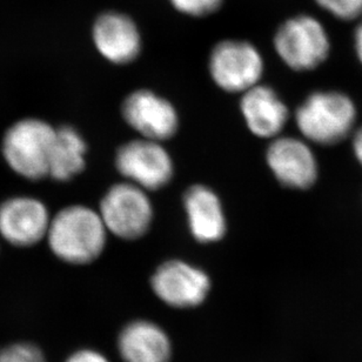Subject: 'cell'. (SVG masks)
Masks as SVG:
<instances>
[{
  "label": "cell",
  "mask_w": 362,
  "mask_h": 362,
  "mask_svg": "<svg viewBox=\"0 0 362 362\" xmlns=\"http://www.w3.org/2000/svg\"><path fill=\"white\" fill-rule=\"evenodd\" d=\"M106 233L100 214L86 206L62 209L51 219L47 239L56 257L72 265L90 264L101 255Z\"/></svg>",
  "instance_id": "1"
},
{
  "label": "cell",
  "mask_w": 362,
  "mask_h": 362,
  "mask_svg": "<svg viewBox=\"0 0 362 362\" xmlns=\"http://www.w3.org/2000/svg\"><path fill=\"white\" fill-rule=\"evenodd\" d=\"M356 106L339 90H317L296 110L300 132L310 143L332 146L347 139L356 127Z\"/></svg>",
  "instance_id": "2"
},
{
  "label": "cell",
  "mask_w": 362,
  "mask_h": 362,
  "mask_svg": "<svg viewBox=\"0 0 362 362\" xmlns=\"http://www.w3.org/2000/svg\"><path fill=\"white\" fill-rule=\"evenodd\" d=\"M56 129L40 119L19 120L7 129L1 152L12 171L28 180L49 175V154Z\"/></svg>",
  "instance_id": "3"
},
{
  "label": "cell",
  "mask_w": 362,
  "mask_h": 362,
  "mask_svg": "<svg viewBox=\"0 0 362 362\" xmlns=\"http://www.w3.org/2000/svg\"><path fill=\"white\" fill-rule=\"evenodd\" d=\"M274 47L292 70L312 71L327 59L331 42L320 21L303 14L291 18L278 28Z\"/></svg>",
  "instance_id": "4"
},
{
  "label": "cell",
  "mask_w": 362,
  "mask_h": 362,
  "mask_svg": "<svg viewBox=\"0 0 362 362\" xmlns=\"http://www.w3.org/2000/svg\"><path fill=\"white\" fill-rule=\"evenodd\" d=\"M106 230L117 237L134 240L143 237L153 219V207L145 189L131 182L115 185L100 204Z\"/></svg>",
  "instance_id": "5"
},
{
  "label": "cell",
  "mask_w": 362,
  "mask_h": 362,
  "mask_svg": "<svg viewBox=\"0 0 362 362\" xmlns=\"http://www.w3.org/2000/svg\"><path fill=\"white\" fill-rule=\"evenodd\" d=\"M209 74L220 88L233 93L246 92L262 79L264 60L251 42L225 40L211 53Z\"/></svg>",
  "instance_id": "6"
},
{
  "label": "cell",
  "mask_w": 362,
  "mask_h": 362,
  "mask_svg": "<svg viewBox=\"0 0 362 362\" xmlns=\"http://www.w3.org/2000/svg\"><path fill=\"white\" fill-rule=\"evenodd\" d=\"M115 165L119 173L143 189L157 191L173 175V161L168 151L154 140H133L119 148Z\"/></svg>",
  "instance_id": "7"
},
{
  "label": "cell",
  "mask_w": 362,
  "mask_h": 362,
  "mask_svg": "<svg viewBox=\"0 0 362 362\" xmlns=\"http://www.w3.org/2000/svg\"><path fill=\"white\" fill-rule=\"evenodd\" d=\"M211 281L202 269L180 260L165 262L152 276L156 296L175 308H192L204 303Z\"/></svg>",
  "instance_id": "8"
},
{
  "label": "cell",
  "mask_w": 362,
  "mask_h": 362,
  "mask_svg": "<svg viewBox=\"0 0 362 362\" xmlns=\"http://www.w3.org/2000/svg\"><path fill=\"white\" fill-rule=\"evenodd\" d=\"M49 211L40 200L14 197L0 204V235L17 247H30L47 235Z\"/></svg>",
  "instance_id": "9"
},
{
  "label": "cell",
  "mask_w": 362,
  "mask_h": 362,
  "mask_svg": "<svg viewBox=\"0 0 362 362\" xmlns=\"http://www.w3.org/2000/svg\"><path fill=\"white\" fill-rule=\"evenodd\" d=\"M122 115L133 129L145 139L161 141L175 136L178 113L171 103L147 90L129 94L122 105Z\"/></svg>",
  "instance_id": "10"
},
{
  "label": "cell",
  "mask_w": 362,
  "mask_h": 362,
  "mask_svg": "<svg viewBox=\"0 0 362 362\" xmlns=\"http://www.w3.org/2000/svg\"><path fill=\"white\" fill-rule=\"evenodd\" d=\"M266 158L275 178L286 187L307 189L317 181V158L303 140L291 136L278 138L269 145Z\"/></svg>",
  "instance_id": "11"
},
{
  "label": "cell",
  "mask_w": 362,
  "mask_h": 362,
  "mask_svg": "<svg viewBox=\"0 0 362 362\" xmlns=\"http://www.w3.org/2000/svg\"><path fill=\"white\" fill-rule=\"evenodd\" d=\"M94 45L105 59L118 65L136 59L141 51V37L136 23L126 14H101L92 30Z\"/></svg>",
  "instance_id": "12"
},
{
  "label": "cell",
  "mask_w": 362,
  "mask_h": 362,
  "mask_svg": "<svg viewBox=\"0 0 362 362\" xmlns=\"http://www.w3.org/2000/svg\"><path fill=\"white\" fill-rule=\"evenodd\" d=\"M240 107L248 129L260 138L278 136L289 118L288 108L269 86L255 85L244 92Z\"/></svg>",
  "instance_id": "13"
},
{
  "label": "cell",
  "mask_w": 362,
  "mask_h": 362,
  "mask_svg": "<svg viewBox=\"0 0 362 362\" xmlns=\"http://www.w3.org/2000/svg\"><path fill=\"white\" fill-rule=\"evenodd\" d=\"M118 349L124 362H170L171 340L166 332L154 322L133 321L118 338Z\"/></svg>",
  "instance_id": "14"
},
{
  "label": "cell",
  "mask_w": 362,
  "mask_h": 362,
  "mask_svg": "<svg viewBox=\"0 0 362 362\" xmlns=\"http://www.w3.org/2000/svg\"><path fill=\"white\" fill-rule=\"evenodd\" d=\"M188 225L199 243H214L223 239L226 220L218 195L202 185L189 188L184 198Z\"/></svg>",
  "instance_id": "15"
},
{
  "label": "cell",
  "mask_w": 362,
  "mask_h": 362,
  "mask_svg": "<svg viewBox=\"0 0 362 362\" xmlns=\"http://www.w3.org/2000/svg\"><path fill=\"white\" fill-rule=\"evenodd\" d=\"M86 144L70 126L56 129L49 154V175L58 181H67L83 172Z\"/></svg>",
  "instance_id": "16"
},
{
  "label": "cell",
  "mask_w": 362,
  "mask_h": 362,
  "mask_svg": "<svg viewBox=\"0 0 362 362\" xmlns=\"http://www.w3.org/2000/svg\"><path fill=\"white\" fill-rule=\"evenodd\" d=\"M0 362H46V359L35 344L16 342L0 349Z\"/></svg>",
  "instance_id": "17"
},
{
  "label": "cell",
  "mask_w": 362,
  "mask_h": 362,
  "mask_svg": "<svg viewBox=\"0 0 362 362\" xmlns=\"http://www.w3.org/2000/svg\"><path fill=\"white\" fill-rule=\"evenodd\" d=\"M317 5L341 21H353L362 16V0H315Z\"/></svg>",
  "instance_id": "18"
},
{
  "label": "cell",
  "mask_w": 362,
  "mask_h": 362,
  "mask_svg": "<svg viewBox=\"0 0 362 362\" xmlns=\"http://www.w3.org/2000/svg\"><path fill=\"white\" fill-rule=\"evenodd\" d=\"M175 10L192 17H204L219 8L223 0H170Z\"/></svg>",
  "instance_id": "19"
},
{
  "label": "cell",
  "mask_w": 362,
  "mask_h": 362,
  "mask_svg": "<svg viewBox=\"0 0 362 362\" xmlns=\"http://www.w3.org/2000/svg\"><path fill=\"white\" fill-rule=\"evenodd\" d=\"M66 362H110L101 353L93 349H81L67 358Z\"/></svg>",
  "instance_id": "20"
},
{
  "label": "cell",
  "mask_w": 362,
  "mask_h": 362,
  "mask_svg": "<svg viewBox=\"0 0 362 362\" xmlns=\"http://www.w3.org/2000/svg\"><path fill=\"white\" fill-rule=\"evenodd\" d=\"M353 152L356 160L362 165V126L359 129H356L353 136Z\"/></svg>",
  "instance_id": "21"
},
{
  "label": "cell",
  "mask_w": 362,
  "mask_h": 362,
  "mask_svg": "<svg viewBox=\"0 0 362 362\" xmlns=\"http://www.w3.org/2000/svg\"><path fill=\"white\" fill-rule=\"evenodd\" d=\"M354 45H356V56L362 65V23L358 26L354 35Z\"/></svg>",
  "instance_id": "22"
}]
</instances>
